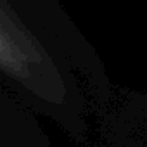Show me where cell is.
<instances>
[{
    "mask_svg": "<svg viewBox=\"0 0 147 147\" xmlns=\"http://www.w3.org/2000/svg\"><path fill=\"white\" fill-rule=\"evenodd\" d=\"M0 69L49 100L62 94L61 76L47 52L0 2Z\"/></svg>",
    "mask_w": 147,
    "mask_h": 147,
    "instance_id": "cell-1",
    "label": "cell"
}]
</instances>
